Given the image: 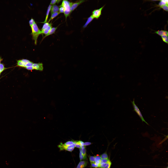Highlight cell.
<instances>
[{"instance_id": "1", "label": "cell", "mask_w": 168, "mask_h": 168, "mask_svg": "<svg viewBox=\"0 0 168 168\" xmlns=\"http://www.w3.org/2000/svg\"><path fill=\"white\" fill-rule=\"evenodd\" d=\"M61 54L63 60L62 68L65 77L69 82V88L72 89L76 74L79 69L83 68V63L71 45Z\"/></svg>"}, {"instance_id": "2", "label": "cell", "mask_w": 168, "mask_h": 168, "mask_svg": "<svg viewBox=\"0 0 168 168\" xmlns=\"http://www.w3.org/2000/svg\"><path fill=\"white\" fill-rule=\"evenodd\" d=\"M146 6L134 0H127L125 1L123 8L119 12V13H125L128 16V27L131 39L141 27L142 13Z\"/></svg>"}, {"instance_id": "3", "label": "cell", "mask_w": 168, "mask_h": 168, "mask_svg": "<svg viewBox=\"0 0 168 168\" xmlns=\"http://www.w3.org/2000/svg\"><path fill=\"white\" fill-rule=\"evenodd\" d=\"M167 4L168 0H164L158 1L151 5H146L142 13L141 27L158 10Z\"/></svg>"}, {"instance_id": "4", "label": "cell", "mask_w": 168, "mask_h": 168, "mask_svg": "<svg viewBox=\"0 0 168 168\" xmlns=\"http://www.w3.org/2000/svg\"><path fill=\"white\" fill-rule=\"evenodd\" d=\"M65 133L68 138L81 142H84L86 139V129L83 126L67 127Z\"/></svg>"}, {"instance_id": "5", "label": "cell", "mask_w": 168, "mask_h": 168, "mask_svg": "<svg viewBox=\"0 0 168 168\" xmlns=\"http://www.w3.org/2000/svg\"><path fill=\"white\" fill-rule=\"evenodd\" d=\"M118 17L117 13L111 9L103 11L100 21L102 28L117 23Z\"/></svg>"}, {"instance_id": "6", "label": "cell", "mask_w": 168, "mask_h": 168, "mask_svg": "<svg viewBox=\"0 0 168 168\" xmlns=\"http://www.w3.org/2000/svg\"><path fill=\"white\" fill-rule=\"evenodd\" d=\"M116 53V52L111 54L104 55L96 66L94 69L91 70L88 73L85 79L93 73L109 67L111 61L114 58Z\"/></svg>"}, {"instance_id": "7", "label": "cell", "mask_w": 168, "mask_h": 168, "mask_svg": "<svg viewBox=\"0 0 168 168\" xmlns=\"http://www.w3.org/2000/svg\"><path fill=\"white\" fill-rule=\"evenodd\" d=\"M103 11L102 10L100 9L98 10L96 14L93 24L92 31L89 41L87 43L82 45L89 46L93 44L96 38L98 26L100 22V19Z\"/></svg>"}, {"instance_id": "8", "label": "cell", "mask_w": 168, "mask_h": 168, "mask_svg": "<svg viewBox=\"0 0 168 168\" xmlns=\"http://www.w3.org/2000/svg\"><path fill=\"white\" fill-rule=\"evenodd\" d=\"M104 47L103 46L100 50L94 57L85 61H82L83 67L88 68L91 70L94 69L104 55Z\"/></svg>"}, {"instance_id": "9", "label": "cell", "mask_w": 168, "mask_h": 168, "mask_svg": "<svg viewBox=\"0 0 168 168\" xmlns=\"http://www.w3.org/2000/svg\"><path fill=\"white\" fill-rule=\"evenodd\" d=\"M120 27L118 23L108 26L102 28L101 33L96 44L98 45L103 40L116 31Z\"/></svg>"}, {"instance_id": "10", "label": "cell", "mask_w": 168, "mask_h": 168, "mask_svg": "<svg viewBox=\"0 0 168 168\" xmlns=\"http://www.w3.org/2000/svg\"><path fill=\"white\" fill-rule=\"evenodd\" d=\"M34 128L35 131L45 134H50L51 128L44 123L42 119L36 120L34 122Z\"/></svg>"}, {"instance_id": "11", "label": "cell", "mask_w": 168, "mask_h": 168, "mask_svg": "<svg viewBox=\"0 0 168 168\" xmlns=\"http://www.w3.org/2000/svg\"><path fill=\"white\" fill-rule=\"evenodd\" d=\"M6 118L1 114L0 116V149L1 146L9 139L11 136L9 134L7 129L1 126Z\"/></svg>"}, {"instance_id": "12", "label": "cell", "mask_w": 168, "mask_h": 168, "mask_svg": "<svg viewBox=\"0 0 168 168\" xmlns=\"http://www.w3.org/2000/svg\"><path fill=\"white\" fill-rule=\"evenodd\" d=\"M103 46L102 45L98 47V45L96 44H92L89 46L82 61H85L94 57L100 50Z\"/></svg>"}, {"instance_id": "13", "label": "cell", "mask_w": 168, "mask_h": 168, "mask_svg": "<svg viewBox=\"0 0 168 168\" xmlns=\"http://www.w3.org/2000/svg\"><path fill=\"white\" fill-rule=\"evenodd\" d=\"M123 1V0H104L101 2L100 9L102 10H107L112 6H117Z\"/></svg>"}, {"instance_id": "14", "label": "cell", "mask_w": 168, "mask_h": 168, "mask_svg": "<svg viewBox=\"0 0 168 168\" xmlns=\"http://www.w3.org/2000/svg\"><path fill=\"white\" fill-rule=\"evenodd\" d=\"M70 45L68 39L64 35L59 41L58 43V48L61 53Z\"/></svg>"}, {"instance_id": "15", "label": "cell", "mask_w": 168, "mask_h": 168, "mask_svg": "<svg viewBox=\"0 0 168 168\" xmlns=\"http://www.w3.org/2000/svg\"><path fill=\"white\" fill-rule=\"evenodd\" d=\"M67 127L66 125L60 122L51 129L50 134L65 133Z\"/></svg>"}, {"instance_id": "16", "label": "cell", "mask_w": 168, "mask_h": 168, "mask_svg": "<svg viewBox=\"0 0 168 168\" xmlns=\"http://www.w3.org/2000/svg\"><path fill=\"white\" fill-rule=\"evenodd\" d=\"M119 14L120 15L118 17V23L119 26H128L129 21L128 16L124 13Z\"/></svg>"}, {"instance_id": "17", "label": "cell", "mask_w": 168, "mask_h": 168, "mask_svg": "<svg viewBox=\"0 0 168 168\" xmlns=\"http://www.w3.org/2000/svg\"><path fill=\"white\" fill-rule=\"evenodd\" d=\"M42 120L44 123L49 126L51 128L61 122L57 120L50 118H46Z\"/></svg>"}, {"instance_id": "18", "label": "cell", "mask_w": 168, "mask_h": 168, "mask_svg": "<svg viewBox=\"0 0 168 168\" xmlns=\"http://www.w3.org/2000/svg\"><path fill=\"white\" fill-rule=\"evenodd\" d=\"M49 136L58 140H64L68 138L65 133L51 134Z\"/></svg>"}, {"instance_id": "19", "label": "cell", "mask_w": 168, "mask_h": 168, "mask_svg": "<svg viewBox=\"0 0 168 168\" xmlns=\"http://www.w3.org/2000/svg\"><path fill=\"white\" fill-rule=\"evenodd\" d=\"M166 55L168 57V49L166 52Z\"/></svg>"}]
</instances>
